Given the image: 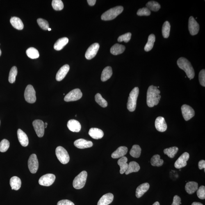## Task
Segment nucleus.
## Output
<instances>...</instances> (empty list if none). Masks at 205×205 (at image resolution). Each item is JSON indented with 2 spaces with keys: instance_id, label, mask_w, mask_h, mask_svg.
Wrapping results in <instances>:
<instances>
[{
  "instance_id": "obj_1",
  "label": "nucleus",
  "mask_w": 205,
  "mask_h": 205,
  "mask_svg": "<svg viewBox=\"0 0 205 205\" xmlns=\"http://www.w3.org/2000/svg\"><path fill=\"white\" fill-rule=\"evenodd\" d=\"M160 94L157 87L153 85L149 87L147 94V104L149 107H153L159 103L161 98Z\"/></svg>"
},
{
  "instance_id": "obj_2",
  "label": "nucleus",
  "mask_w": 205,
  "mask_h": 205,
  "mask_svg": "<svg viewBox=\"0 0 205 205\" xmlns=\"http://www.w3.org/2000/svg\"><path fill=\"white\" fill-rule=\"evenodd\" d=\"M177 64L179 68L182 69L186 73L187 77L190 80L195 77V72L191 64L186 58L181 57L178 59Z\"/></svg>"
},
{
  "instance_id": "obj_3",
  "label": "nucleus",
  "mask_w": 205,
  "mask_h": 205,
  "mask_svg": "<svg viewBox=\"0 0 205 205\" xmlns=\"http://www.w3.org/2000/svg\"><path fill=\"white\" fill-rule=\"evenodd\" d=\"M124 10L122 6H118L110 9L101 16V19L104 21H110L115 19L119 15L122 13Z\"/></svg>"
},
{
  "instance_id": "obj_4",
  "label": "nucleus",
  "mask_w": 205,
  "mask_h": 205,
  "mask_svg": "<svg viewBox=\"0 0 205 205\" xmlns=\"http://www.w3.org/2000/svg\"><path fill=\"white\" fill-rule=\"evenodd\" d=\"M139 94V89L138 87H135L130 93L127 103V108L130 111L133 112L136 109Z\"/></svg>"
},
{
  "instance_id": "obj_5",
  "label": "nucleus",
  "mask_w": 205,
  "mask_h": 205,
  "mask_svg": "<svg viewBox=\"0 0 205 205\" xmlns=\"http://www.w3.org/2000/svg\"><path fill=\"white\" fill-rule=\"evenodd\" d=\"M87 173L86 171L81 172L75 177L73 181V186L76 189L83 188L86 183Z\"/></svg>"
},
{
  "instance_id": "obj_6",
  "label": "nucleus",
  "mask_w": 205,
  "mask_h": 205,
  "mask_svg": "<svg viewBox=\"0 0 205 205\" xmlns=\"http://www.w3.org/2000/svg\"><path fill=\"white\" fill-rule=\"evenodd\" d=\"M56 154L60 163L66 164L69 163V156L67 151L62 146H58L56 149Z\"/></svg>"
},
{
  "instance_id": "obj_7",
  "label": "nucleus",
  "mask_w": 205,
  "mask_h": 205,
  "mask_svg": "<svg viewBox=\"0 0 205 205\" xmlns=\"http://www.w3.org/2000/svg\"><path fill=\"white\" fill-rule=\"evenodd\" d=\"M24 98L27 102L33 103L36 101V92L33 85H28L24 92Z\"/></svg>"
},
{
  "instance_id": "obj_8",
  "label": "nucleus",
  "mask_w": 205,
  "mask_h": 205,
  "mask_svg": "<svg viewBox=\"0 0 205 205\" xmlns=\"http://www.w3.org/2000/svg\"><path fill=\"white\" fill-rule=\"evenodd\" d=\"M83 94L79 89H76L71 91L64 97V101L66 102L75 101L81 99Z\"/></svg>"
},
{
  "instance_id": "obj_9",
  "label": "nucleus",
  "mask_w": 205,
  "mask_h": 205,
  "mask_svg": "<svg viewBox=\"0 0 205 205\" xmlns=\"http://www.w3.org/2000/svg\"><path fill=\"white\" fill-rule=\"evenodd\" d=\"M56 179V176L52 174H48L43 176L39 179V184L42 186L49 187L54 183Z\"/></svg>"
},
{
  "instance_id": "obj_10",
  "label": "nucleus",
  "mask_w": 205,
  "mask_h": 205,
  "mask_svg": "<svg viewBox=\"0 0 205 205\" xmlns=\"http://www.w3.org/2000/svg\"><path fill=\"white\" fill-rule=\"evenodd\" d=\"M38 161L37 156L33 154L30 156L28 161V168L33 174L36 173L38 168Z\"/></svg>"
},
{
  "instance_id": "obj_11",
  "label": "nucleus",
  "mask_w": 205,
  "mask_h": 205,
  "mask_svg": "<svg viewBox=\"0 0 205 205\" xmlns=\"http://www.w3.org/2000/svg\"><path fill=\"white\" fill-rule=\"evenodd\" d=\"M182 113L185 120L188 121L195 115V110L189 105H183L181 107Z\"/></svg>"
},
{
  "instance_id": "obj_12",
  "label": "nucleus",
  "mask_w": 205,
  "mask_h": 205,
  "mask_svg": "<svg viewBox=\"0 0 205 205\" xmlns=\"http://www.w3.org/2000/svg\"><path fill=\"white\" fill-rule=\"evenodd\" d=\"M33 124L37 136L42 138L44 135L45 129L43 121L40 120H35L33 121Z\"/></svg>"
},
{
  "instance_id": "obj_13",
  "label": "nucleus",
  "mask_w": 205,
  "mask_h": 205,
  "mask_svg": "<svg viewBox=\"0 0 205 205\" xmlns=\"http://www.w3.org/2000/svg\"><path fill=\"white\" fill-rule=\"evenodd\" d=\"M188 29L192 35L197 34L199 31V24L192 16H191L189 19Z\"/></svg>"
},
{
  "instance_id": "obj_14",
  "label": "nucleus",
  "mask_w": 205,
  "mask_h": 205,
  "mask_svg": "<svg viewBox=\"0 0 205 205\" xmlns=\"http://www.w3.org/2000/svg\"><path fill=\"white\" fill-rule=\"evenodd\" d=\"M189 157V154L188 152L183 153L175 163V167L177 169H181L186 166L187 162L188 161Z\"/></svg>"
},
{
  "instance_id": "obj_15",
  "label": "nucleus",
  "mask_w": 205,
  "mask_h": 205,
  "mask_svg": "<svg viewBox=\"0 0 205 205\" xmlns=\"http://www.w3.org/2000/svg\"><path fill=\"white\" fill-rule=\"evenodd\" d=\"M100 48L99 44L98 43L93 44L87 49L85 53V58L88 60L92 59L97 54Z\"/></svg>"
},
{
  "instance_id": "obj_16",
  "label": "nucleus",
  "mask_w": 205,
  "mask_h": 205,
  "mask_svg": "<svg viewBox=\"0 0 205 205\" xmlns=\"http://www.w3.org/2000/svg\"><path fill=\"white\" fill-rule=\"evenodd\" d=\"M155 126L158 131L161 132L166 131L167 125L165 118L161 116L157 117L155 121Z\"/></svg>"
},
{
  "instance_id": "obj_17",
  "label": "nucleus",
  "mask_w": 205,
  "mask_h": 205,
  "mask_svg": "<svg viewBox=\"0 0 205 205\" xmlns=\"http://www.w3.org/2000/svg\"><path fill=\"white\" fill-rule=\"evenodd\" d=\"M74 145L78 149H84L92 147L93 144L92 142L84 139H79L74 142Z\"/></svg>"
},
{
  "instance_id": "obj_18",
  "label": "nucleus",
  "mask_w": 205,
  "mask_h": 205,
  "mask_svg": "<svg viewBox=\"0 0 205 205\" xmlns=\"http://www.w3.org/2000/svg\"><path fill=\"white\" fill-rule=\"evenodd\" d=\"M67 126L69 131L74 132H79L81 131V124L78 121L74 119L69 120L67 123Z\"/></svg>"
},
{
  "instance_id": "obj_19",
  "label": "nucleus",
  "mask_w": 205,
  "mask_h": 205,
  "mask_svg": "<svg viewBox=\"0 0 205 205\" xmlns=\"http://www.w3.org/2000/svg\"><path fill=\"white\" fill-rule=\"evenodd\" d=\"M69 70V65L66 64L60 68V69L57 73L56 75V79L57 81H60L63 79L66 76L67 73Z\"/></svg>"
},
{
  "instance_id": "obj_20",
  "label": "nucleus",
  "mask_w": 205,
  "mask_h": 205,
  "mask_svg": "<svg viewBox=\"0 0 205 205\" xmlns=\"http://www.w3.org/2000/svg\"><path fill=\"white\" fill-rule=\"evenodd\" d=\"M114 199V195L111 193H108L103 195L98 201L97 205H108Z\"/></svg>"
},
{
  "instance_id": "obj_21",
  "label": "nucleus",
  "mask_w": 205,
  "mask_h": 205,
  "mask_svg": "<svg viewBox=\"0 0 205 205\" xmlns=\"http://www.w3.org/2000/svg\"><path fill=\"white\" fill-rule=\"evenodd\" d=\"M18 137L19 141L23 147H26L28 144V139L27 135L20 129L17 131Z\"/></svg>"
},
{
  "instance_id": "obj_22",
  "label": "nucleus",
  "mask_w": 205,
  "mask_h": 205,
  "mask_svg": "<svg viewBox=\"0 0 205 205\" xmlns=\"http://www.w3.org/2000/svg\"><path fill=\"white\" fill-rule=\"evenodd\" d=\"M89 134L92 138L95 140L102 138L104 136V133L102 130L96 128H91L89 131Z\"/></svg>"
},
{
  "instance_id": "obj_23",
  "label": "nucleus",
  "mask_w": 205,
  "mask_h": 205,
  "mask_svg": "<svg viewBox=\"0 0 205 205\" xmlns=\"http://www.w3.org/2000/svg\"><path fill=\"white\" fill-rule=\"evenodd\" d=\"M128 148L126 146H120L114 151L111 155L112 158H119L124 156L127 154Z\"/></svg>"
},
{
  "instance_id": "obj_24",
  "label": "nucleus",
  "mask_w": 205,
  "mask_h": 205,
  "mask_svg": "<svg viewBox=\"0 0 205 205\" xmlns=\"http://www.w3.org/2000/svg\"><path fill=\"white\" fill-rule=\"evenodd\" d=\"M150 185L149 183H145L139 185L136 188V196L137 198H140L143 196L149 189Z\"/></svg>"
},
{
  "instance_id": "obj_25",
  "label": "nucleus",
  "mask_w": 205,
  "mask_h": 205,
  "mask_svg": "<svg viewBox=\"0 0 205 205\" xmlns=\"http://www.w3.org/2000/svg\"><path fill=\"white\" fill-rule=\"evenodd\" d=\"M198 188V185L195 182H189L186 183L185 186V189L189 194L192 195L195 192Z\"/></svg>"
},
{
  "instance_id": "obj_26",
  "label": "nucleus",
  "mask_w": 205,
  "mask_h": 205,
  "mask_svg": "<svg viewBox=\"0 0 205 205\" xmlns=\"http://www.w3.org/2000/svg\"><path fill=\"white\" fill-rule=\"evenodd\" d=\"M69 41V39L67 37L59 39L54 44V49L57 51L61 50L68 43Z\"/></svg>"
},
{
  "instance_id": "obj_27",
  "label": "nucleus",
  "mask_w": 205,
  "mask_h": 205,
  "mask_svg": "<svg viewBox=\"0 0 205 205\" xmlns=\"http://www.w3.org/2000/svg\"><path fill=\"white\" fill-rule=\"evenodd\" d=\"M11 24L13 27L19 30H21L24 28V24L21 19L17 17H12L10 20Z\"/></svg>"
},
{
  "instance_id": "obj_28",
  "label": "nucleus",
  "mask_w": 205,
  "mask_h": 205,
  "mask_svg": "<svg viewBox=\"0 0 205 205\" xmlns=\"http://www.w3.org/2000/svg\"><path fill=\"white\" fill-rule=\"evenodd\" d=\"M126 47L122 44H115L111 48L110 53L114 55H117L122 54L125 50Z\"/></svg>"
},
{
  "instance_id": "obj_29",
  "label": "nucleus",
  "mask_w": 205,
  "mask_h": 205,
  "mask_svg": "<svg viewBox=\"0 0 205 205\" xmlns=\"http://www.w3.org/2000/svg\"><path fill=\"white\" fill-rule=\"evenodd\" d=\"M127 158L124 156L120 158L117 161V163L120 167V174H124L127 170L128 165V164L127 163Z\"/></svg>"
},
{
  "instance_id": "obj_30",
  "label": "nucleus",
  "mask_w": 205,
  "mask_h": 205,
  "mask_svg": "<svg viewBox=\"0 0 205 205\" xmlns=\"http://www.w3.org/2000/svg\"><path fill=\"white\" fill-rule=\"evenodd\" d=\"M10 183L12 190H18L21 187V180L17 176H14L11 178Z\"/></svg>"
},
{
  "instance_id": "obj_31",
  "label": "nucleus",
  "mask_w": 205,
  "mask_h": 205,
  "mask_svg": "<svg viewBox=\"0 0 205 205\" xmlns=\"http://www.w3.org/2000/svg\"><path fill=\"white\" fill-rule=\"evenodd\" d=\"M113 74L112 68L110 66L105 67L103 69L101 75V80L103 82L106 81L110 79Z\"/></svg>"
},
{
  "instance_id": "obj_32",
  "label": "nucleus",
  "mask_w": 205,
  "mask_h": 205,
  "mask_svg": "<svg viewBox=\"0 0 205 205\" xmlns=\"http://www.w3.org/2000/svg\"><path fill=\"white\" fill-rule=\"evenodd\" d=\"M140 169V165L137 162L135 161H131L128 164V167L125 173L126 175H128L132 172H137Z\"/></svg>"
},
{
  "instance_id": "obj_33",
  "label": "nucleus",
  "mask_w": 205,
  "mask_h": 205,
  "mask_svg": "<svg viewBox=\"0 0 205 205\" xmlns=\"http://www.w3.org/2000/svg\"><path fill=\"white\" fill-rule=\"evenodd\" d=\"M156 41V36L154 34H151L148 37V41L144 47V50L146 52L150 51L154 47V43Z\"/></svg>"
},
{
  "instance_id": "obj_34",
  "label": "nucleus",
  "mask_w": 205,
  "mask_h": 205,
  "mask_svg": "<svg viewBox=\"0 0 205 205\" xmlns=\"http://www.w3.org/2000/svg\"><path fill=\"white\" fill-rule=\"evenodd\" d=\"M26 53L28 58L32 59H35L39 57V52L34 48H28L26 51Z\"/></svg>"
},
{
  "instance_id": "obj_35",
  "label": "nucleus",
  "mask_w": 205,
  "mask_h": 205,
  "mask_svg": "<svg viewBox=\"0 0 205 205\" xmlns=\"http://www.w3.org/2000/svg\"><path fill=\"white\" fill-rule=\"evenodd\" d=\"M146 8L154 12H157L161 8L159 3L155 1H150L146 4Z\"/></svg>"
},
{
  "instance_id": "obj_36",
  "label": "nucleus",
  "mask_w": 205,
  "mask_h": 205,
  "mask_svg": "<svg viewBox=\"0 0 205 205\" xmlns=\"http://www.w3.org/2000/svg\"><path fill=\"white\" fill-rule=\"evenodd\" d=\"M151 165L153 166L160 167L163 165L164 161L160 159V156L159 155H155L151 158Z\"/></svg>"
},
{
  "instance_id": "obj_37",
  "label": "nucleus",
  "mask_w": 205,
  "mask_h": 205,
  "mask_svg": "<svg viewBox=\"0 0 205 205\" xmlns=\"http://www.w3.org/2000/svg\"><path fill=\"white\" fill-rule=\"evenodd\" d=\"M171 25L168 21H165L162 27V33L164 38H168L170 34Z\"/></svg>"
},
{
  "instance_id": "obj_38",
  "label": "nucleus",
  "mask_w": 205,
  "mask_h": 205,
  "mask_svg": "<svg viewBox=\"0 0 205 205\" xmlns=\"http://www.w3.org/2000/svg\"><path fill=\"white\" fill-rule=\"evenodd\" d=\"M141 149L138 145H134L132 146L130 154L134 158H138L141 154Z\"/></svg>"
},
{
  "instance_id": "obj_39",
  "label": "nucleus",
  "mask_w": 205,
  "mask_h": 205,
  "mask_svg": "<svg viewBox=\"0 0 205 205\" xmlns=\"http://www.w3.org/2000/svg\"><path fill=\"white\" fill-rule=\"evenodd\" d=\"M179 151L177 147H173L164 149V153L169 158H173Z\"/></svg>"
},
{
  "instance_id": "obj_40",
  "label": "nucleus",
  "mask_w": 205,
  "mask_h": 205,
  "mask_svg": "<svg viewBox=\"0 0 205 205\" xmlns=\"http://www.w3.org/2000/svg\"><path fill=\"white\" fill-rule=\"evenodd\" d=\"M17 74V67L16 66L12 67L10 69L8 77V81L10 83L12 84L15 83Z\"/></svg>"
},
{
  "instance_id": "obj_41",
  "label": "nucleus",
  "mask_w": 205,
  "mask_h": 205,
  "mask_svg": "<svg viewBox=\"0 0 205 205\" xmlns=\"http://www.w3.org/2000/svg\"><path fill=\"white\" fill-rule=\"evenodd\" d=\"M95 100L96 102L103 108H106L108 106L107 102L103 99L100 94L98 93L96 94L95 96Z\"/></svg>"
},
{
  "instance_id": "obj_42",
  "label": "nucleus",
  "mask_w": 205,
  "mask_h": 205,
  "mask_svg": "<svg viewBox=\"0 0 205 205\" xmlns=\"http://www.w3.org/2000/svg\"><path fill=\"white\" fill-rule=\"evenodd\" d=\"M52 6L54 10L57 11L61 10L64 8V3L61 0H53Z\"/></svg>"
},
{
  "instance_id": "obj_43",
  "label": "nucleus",
  "mask_w": 205,
  "mask_h": 205,
  "mask_svg": "<svg viewBox=\"0 0 205 205\" xmlns=\"http://www.w3.org/2000/svg\"><path fill=\"white\" fill-rule=\"evenodd\" d=\"M10 147V142L6 139H3L0 142V151L4 152L8 150Z\"/></svg>"
},
{
  "instance_id": "obj_44",
  "label": "nucleus",
  "mask_w": 205,
  "mask_h": 205,
  "mask_svg": "<svg viewBox=\"0 0 205 205\" xmlns=\"http://www.w3.org/2000/svg\"><path fill=\"white\" fill-rule=\"evenodd\" d=\"M39 26L44 30H47L49 28V24L47 21L42 18H38L37 20Z\"/></svg>"
},
{
  "instance_id": "obj_45",
  "label": "nucleus",
  "mask_w": 205,
  "mask_h": 205,
  "mask_svg": "<svg viewBox=\"0 0 205 205\" xmlns=\"http://www.w3.org/2000/svg\"><path fill=\"white\" fill-rule=\"evenodd\" d=\"M131 33H126L119 36L118 39H117V40L119 42H122L124 41L125 42L127 43L131 40Z\"/></svg>"
},
{
  "instance_id": "obj_46",
  "label": "nucleus",
  "mask_w": 205,
  "mask_h": 205,
  "mask_svg": "<svg viewBox=\"0 0 205 205\" xmlns=\"http://www.w3.org/2000/svg\"><path fill=\"white\" fill-rule=\"evenodd\" d=\"M137 14L139 16H149L150 15L151 12L147 8H143L139 9L137 12Z\"/></svg>"
},
{
  "instance_id": "obj_47",
  "label": "nucleus",
  "mask_w": 205,
  "mask_h": 205,
  "mask_svg": "<svg viewBox=\"0 0 205 205\" xmlns=\"http://www.w3.org/2000/svg\"><path fill=\"white\" fill-rule=\"evenodd\" d=\"M197 197L201 199H205V187L204 186H201L197 190Z\"/></svg>"
},
{
  "instance_id": "obj_48",
  "label": "nucleus",
  "mask_w": 205,
  "mask_h": 205,
  "mask_svg": "<svg viewBox=\"0 0 205 205\" xmlns=\"http://www.w3.org/2000/svg\"><path fill=\"white\" fill-rule=\"evenodd\" d=\"M199 79L200 85L203 87L205 86V70L202 69L199 73Z\"/></svg>"
},
{
  "instance_id": "obj_49",
  "label": "nucleus",
  "mask_w": 205,
  "mask_h": 205,
  "mask_svg": "<svg viewBox=\"0 0 205 205\" xmlns=\"http://www.w3.org/2000/svg\"><path fill=\"white\" fill-rule=\"evenodd\" d=\"M57 205H75L72 201L67 199L60 200L57 203Z\"/></svg>"
},
{
  "instance_id": "obj_50",
  "label": "nucleus",
  "mask_w": 205,
  "mask_h": 205,
  "mask_svg": "<svg viewBox=\"0 0 205 205\" xmlns=\"http://www.w3.org/2000/svg\"><path fill=\"white\" fill-rule=\"evenodd\" d=\"M181 197L177 195L174 196L172 205H180L182 204Z\"/></svg>"
},
{
  "instance_id": "obj_51",
  "label": "nucleus",
  "mask_w": 205,
  "mask_h": 205,
  "mask_svg": "<svg viewBox=\"0 0 205 205\" xmlns=\"http://www.w3.org/2000/svg\"><path fill=\"white\" fill-rule=\"evenodd\" d=\"M199 168L201 170L203 169H204V172H205V161L204 160H201L198 163Z\"/></svg>"
},
{
  "instance_id": "obj_52",
  "label": "nucleus",
  "mask_w": 205,
  "mask_h": 205,
  "mask_svg": "<svg viewBox=\"0 0 205 205\" xmlns=\"http://www.w3.org/2000/svg\"><path fill=\"white\" fill-rule=\"evenodd\" d=\"M89 5L90 6H94L95 4L96 0H88L87 1Z\"/></svg>"
},
{
  "instance_id": "obj_53",
  "label": "nucleus",
  "mask_w": 205,
  "mask_h": 205,
  "mask_svg": "<svg viewBox=\"0 0 205 205\" xmlns=\"http://www.w3.org/2000/svg\"><path fill=\"white\" fill-rule=\"evenodd\" d=\"M192 205H203V204L200 202H193L192 203Z\"/></svg>"
},
{
  "instance_id": "obj_54",
  "label": "nucleus",
  "mask_w": 205,
  "mask_h": 205,
  "mask_svg": "<svg viewBox=\"0 0 205 205\" xmlns=\"http://www.w3.org/2000/svg\"><path fill=\"white\" fill-rule=\"evenodd\" d=\"M152 205H160V204L159 202L157 201V202H155Z\"/></svg>"
},
{
  "instance_id": "obj_55",
  "label": "nucleus",
  "mask_w": 205,
  "mask_h": 205,
  "mask_svg": "<svg viewBox=\"0 0 205 205\" xmlns=\"http://www.w3.org/2000/svg\"><path fill=\"white\" fill-rule=\"evenodd\" d=\"M44 126H45V128H46L47 127V126L48 125V124L46 122L44 123Z\"/></svg>"
},
{
  "instance_id": "obj_56",
  "label": "nucleus",
  "mask_w": 205,
  "mask_h": 205,
  "mask_svg": "<svg viewBox=\"0 0 205 205\" xmlns=\"http://www.w3.org/2000/svg\"><path fill=\"white\" fill-rule=\"evenodd\" d=\"M48 31H51V28H48Z\"/></svg>"
},
{
  "instance_id": "obj_57",
  "label": "nucleus",
  "mask_w": 205,
  "mask_h": 205,
  "mask_svg": "<svg viewBox=\"0 0 205 205\" xmlns=\"http://www.w3.org/2000/svg\"><path fill=\"white\" fill-rule=\"evenodd\" d=\"M1 54H2V52L1 49H0V56H1Z\"/></svg>"
},
{
  "instance_id": "obj_58",
  "label": "nucleus",
  "mask_w": 205,
  "mask_h": 205,
  "mask_svg": "<svg viewBox=\"0 0 205 205\" xmlns=\"http://www.w3.org/2000/svg\"><path fill=\"white\" fill-rule=\"evenodd\" d=\"M0 124H1V120H0Z\"/></svg>"
}]
</instances>
